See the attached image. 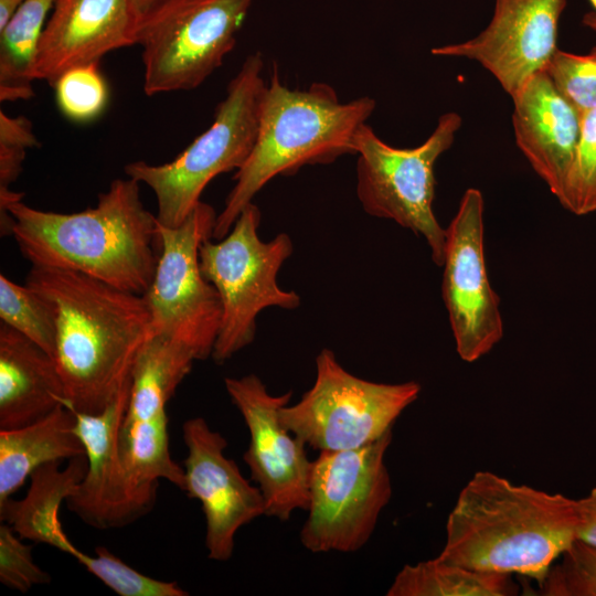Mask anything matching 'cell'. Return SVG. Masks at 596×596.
Segmentation results:
<instances>
[{"instance_id":"6da1fadb","label":"cell","mask_w":596,"mask_h":596,"mask_svg":"<svg viewBox=\"0 0 596 596\" xmlns=\"http://www.w3.org/2000/svg\"><path fill=\"white\" fill-rule=\"evenodd\" d=\"M25 285L41 294L56 318L55 362L67 407L98 414L131 377L152 337L143 296L88 275L32 266Z\"/></svg>"},{"instance_id":"7a4b0ae2","label":"cell","mask_w":596,"mask_h":596,"mask_svg":"<svg viewBox=\"0 0 596 596\" xmlns=\"http://www.w3.org/2000/svg\"><path fill=\"white\" fill-rule=\"evenodd\" d=\"M139 182L114 180L96 206L75 213L38 210L14 201L1 210V231L10 228L32 266L78 272L143 296L159 252L157 216L142 204Z\"/></svg>"},{"instance_id":"3957f363","label":"cell","mask_w":596,"mask_h":596,"mask_svg":"<svg viewBox=\"0 0 596 596\" xmlns=\"http://www.w3.org/2000/svg\"><path fill=\"white\" fill-rule=\"evenodd\" d=\"M578 524L577 500L478 471L458 494L437 557L476 571L520 574L541 585L577 539Z\"/></svg>"},{"instance_id":"277c9868","label":"cell","mask_w":596,"mask_h":596,"mask_svg":"<svg viewBox=\"0 0 596 596\" xmlns=\"http://www.w3.org/2000/svg\"><path fill=\"white\" fill-rule=\"evenodd\" d=\"M375 106L368 96L340 102L326 83L290 89L283 85L275 67L264 93L255 146L234 175L235 184L216 216L212 237L223 238L244 207L275 177L355 155V135Z\"/></svg>"},{"instance_id":"5b68a950","label":"cell","mask_w":596,"mask_h":596,"mask_svg":"<svg viewBox=\"0 0 596 596\" xmlns=\"http://www.w3.org/2000/svg\"><path fill=\"white\" fill-rule=\"evenodd\" d=\"M263 68L259 52L245 58L216 106L212 125L172 161L163 164L135 161L125 166L127 177L153 191L159 224L179 226L216 175L236 172L246 162L257 139L267 86Z\"/></svg>"},{"instance_id":"8992f818","label":"cell","mask_w":596,"mask_h":596,"mask_svg":"<svg viewBox=\"0 0 596 596\" xmlns=\"http://www.w3.org/2000/svg\"><path fill=\"white\" fill-rule=\"evenodd\" d=\"M260 211L252 202L219 242L204 241L199 251L203 277L217 290L222 321L212 358L222 364L254 341L256 318L269 307L296 309L300 297L277 284V274L292 253L288 234L264 242L258 236Z\"/></svg>"},{"instance_id":"52a82bcc","label":"cell","mask_w":596,"mask_h":596,"mask_svg":"<svg viewBox=\"0 0 596 596\" xmlns=\"http://www.w3.org/2000/svg\"><path fill=\"white\" fill-rule=\"evenodd\" d=\"M461 123L456 111L443 114L428 138L414 148L384 142L368 124L360 127L354 138L356 195L363 210L424 237L438 266L444 263L446 230L433 210L434 167L454 143Z\"/></svg>"},{"instance_id":"ba28073f","label":"cell","mask_w":596,"mask_h":596,"mask_svg":"<svg viewBox=\"0 0 596 596\" xmlns=\"http://www.w3.org/2000/svg\"><path fill=\"white\" fill-rule=\"evenodd\" d=\"M415 381L397 384L368 381L348 372L329 349L316 358L312 386L279 412L284 426L319 451L355 449L386 433L419 395Z\"/></svg>"},{"instance_id":"9c48e42d","label":"cell","mask_w":596,"mask_h":596,"mask_svg":"<svg viewBox=\"0 0 596 596\" xmlns=\"http://www.w3.org/2000/svg\"><path fill=\"white\" fill-rule=\"evenodd\" d=\"M392 430L365 446L319 451L312 460L300 542L312 553H351L373 534L392 496L385 454Z\"/></svg>"},{"instance_id":"30bf717a","label":"cell","mask_w":596,"mask_h":596,"mask_svg":"<svg viewBox=\"0 0 596 596\" xmlns=\"http://www.w3.org/2000/svg\"><path fill=\"white\" fill-rule=\"evenodd\" d=\"M253 0H169L137 29L147 95L200 86L233 50Z\"/></svg>"},{"instance_id":"8fae6325","label":"cell","mask_w":596,"mask_h":596,"mask_svg":"<svg viewBox=\"0 0 596 596\" xmlns=\"http://www.w3.org/2000/svg\"><path fill=\"white\" fill-rule=\"evenodd\" d=\"M216 216L210 204L200 201L179 226L158 222L160 252L143 295L152 336L183 345L196 360L212 356L222 321L220 295L199 264L200 246L212 238Z\"/></svg>"},{"instance_id":"7c38bea8","label":"cell","mask_w":596,"mask_h":596,"mask_svg":"<svg viewBox=\"0 0 596 596\" xmlns=\"http://www.w3.org/2000/svg\"><path fill=\"white\" fill-rule=\"evenodd\" d=\"M224 384L249 432L243 459L263 493L265 515L288 521L295 510L307 511L312 460L279 417L292 392L272 395L256 374L226 377Z\"/></svg>"},{"instance_id":"4fadbf2b","label":"cell","mask_w":596,"mask_h":596,"mask_svg":"<svg viewBox=\"0 0 596 596\" xmlns=\"http://www.w3.org/2000/svg\"><path fill=\"white\" fill-rule=\"evenodd\" d=\"M441 295L448 312L456 351L473 362L502 338L499 297L492 289L483 249V196L467 189L446 228Z\"/></svg>"},{"instance_id":"5bb4252c","label":"cell","mask_w":596,"mask_h":596,"mask_svg":"<svg viewBox=\"0 0 596 596\" xmlns=\"http://www.w3.org/2000/svg\"><path fill=\"white\" fill-rule=\"evenodd\" d=\"M130 383L131 377L98 414L73 411L87 467L65 503L83 522L98 530L124 528L146 515L156 503L157 491L143 489L131 479L119 451Z\"/></svg>"},{"instance_id":"9a60e30c","label":"cell","mask_w":596,"mask_h":596,"mask_svg":"<svg viewBox=\"0 0 596 596\" xmlns=\"http://www.w3.org/2000/svg\"><path fill=\"white\" fill-rule=\"evenodd\" d=\"M188 455L184 459V492L202 505L205 518L207 557L224 562L232 557L237 531L266 513L260 489L241 473L224 455L226 439L203 417L182 425Z\"/></svg>"},{"instance_id":"2e32d148","label":"cell","mask_w":596,"mask_h":596,"mask_svg":"<svg viewBox=\"0 0 596 596\" xmlns=\"http://www.w3.org/2000/svg\"><path fill=\"white\" fill-rule=\"evenodd\" d=\"M566 0H494L489 24L477 36L433 47L436 56L479 63L512 97L535 73L544 70L557 47Z\"/></svg>"},{"instance_id":"e0dca14e","label":"cell","mask_w":596,"mask_h":596,"mask_svg":"<svg viewBox=\"0 0 596 596\" xmlns=\"http://www.w3.org/2000/svg\"><path fill=\"white\" fill-rule=\"evenodd\" d=\"M131 0H55L38 46L33 76L54 86L66 71L98 64L110 51L137 44Z\"/></svg>"},{"instance_id":"ac0fdd59","label":"cell","mask_w":596,"mask_h":596,"mask_svg":"<svg viewBox=\"0 0 596 596\" xmlns=\"http://www.w3.org/2000/svg\"><path fill=\"white\" fill-rule=\"evenodd\" d=\"M511 98L517 146L558 198L575 158L581 117L544 70L533 74Z\"/></svg>"},{"instance_id":"d6986e66","label":"cell","mask_w":596,"mask_h":596,"mask_svg":"<svg viewBox=\"0 0 596 596\" xmlns=\"http://www.w3.org/2000/svg\"><path fill=\"white\" fill-rule=\"evenodd\" d=\"M67 407L55 360L33 341L0 324V429L32 424Z\"/></svg>"},{"instance_id":"ffe728a7","label":"cell","mask_w":596,"mask_h":596,"mask_svg":"<svg viewBox=\"0 0 596 596\" xmlns=\"http://www.w3.org/2000/svg\"><path fill=\"white\" fill-rule=\"evenodd\" d=\"M86 456L68 460L66 468L49 462L32 472L31 485L20 500L9 498L0 503V520L23 540L49 544L70 555L77 549L65 534L58 512L63 502L82 480Z\"/></svg>"},{"instance_id":"44dd1931","label":"cell","mask_w":596,"mask_h":596,"mask_svg":"<svg viewBox=\"0 0 596 596\" xmlns=\"http://www.w3.org/2000/svg\"><path fill=\"white\" fill-rule=\"evenodd\" d=\"M75 423L74 412L60 406L32 424L0 429V503L41 466L85 456Z\"/></svg>"},{"instance_id":"7402d4cb","label":"cell","mask_w":596,"mask_h":596,"mask_svg":"<svg viewBox=\"0 0 596 596\" xmlns=\"http://www.w3.org/2000/svg\"><path fill=\"white\" fill-rule=\"evenodd\" d=\"M196 361L183 345L152 336L141 349L131 372L124 422L164 419L166 406Z\"/></svg>"},{"instance_id":"603a6c76","label":"cell","mask_w":596,"mask_h":596,"mask_svg":"<svg viewBox=\"0 0 596 596\" xmlns=\"http://www.w3.org/2000/svg\"><path fill=\"white\" fill-rule=\"evenodd\" d=\"M55 0H24L0 30V100L33 96V66L49 11Z\"/></svg>"},{"instance_id":"cb8c5ba5","label":"cell","mask_w":596,"mask_h":596,"mask_svg":"<svg viewBox=\"0 0 596 596\" xmlns=\"http://www.w3.org/2000/svg\"><path fill=\"white\" fill-rule=\"evenodd\" d=\"M518 586L510 574L481 572L438 557L411 565L396 574L387 596H508Z\"/></svg>"},{"instance_id":"d4e9b609","label":"cell","mask_w":596,"mask_h":596,"mask_svg":"<svg viewBox=\"0 0 596 596\" xmlns=\"http://www.w3.org/2000/svg\"><path fill=\"white\" fill-rule=\"evenodd\" d=\"M0 319L53 359L56 351V318L52 305L41 294L0 275Z\"/></svg>"},{"instance_id":"484cf974","label":"cell","mask_w":596,"mask_h":596,"mask_svg":"<svg viewBox=\"0 0 596 596\" xmlns=\"http://www.w3.org/2000/svg\"><path fill=\"white\" fill-rule=\"evenodd\" d=\"M72 556L92 575L119 596H188L189 592L175 582H164L142 574L105 546H97L94 555L76 549Z\"/></svg>"},{"instance_id":"4316f807","label":"cell","mask_w":596,"mask_h":596,"mask_svg":"<svg viewBox=\"0 0 596 596\" xmlns=\"http://www.w3.org/2000/svg\"><path fill=\"white\" fill-rule=\"evenodd\" d=\"M557 200L575 215L596 212V107L581 118L575 158Z\"/></svg>"},{"instance_id":"83f0119b","label":"cell","mask_w":596,"mask_h":596,"mask_svg":"<svg viewBox=\"0 0 596 596\" xmlns=\"http://www.w3.org/2000/svg\"><path fill=\"white\" fill-rule=\"evenodd\" d=\"M61 111L75 121H88L99 116L108 102V87L98 64L71 68L54 86Z\"/></svg>"},{"instance_id":"f1b7e54d","label":"cell","mask_w":596,"mask_h":596,"mask_svg":"<svg viewBox=\"0 0 596 596\" xmlns=\"http://www.w3.org/2000/svg\"><path fill=\"white\" fill-rule=\"evenodd\" d=\"M541 583L544 596H596V546L575 539Z\"/></svg>"},{"instance_id":"f546056e","label":"cell","mask_w":596,"mask_h":596,"mask_svg":"<svg viewBox=\"0 0 596 596\" xmlns=\"http://www.w3.org/2000/svg\"><path fill=\"white\" fill-rule=\"evenodd\" d=\"M544 71L581 118L596 107V54L557 49Z\"/></svg>"},{"instance_id":"4dcf8cb0","label":"cell","mask_w":596,"mask_h":596,"mask_svg":"<svg viewBox=\"0 0 596 596\" xmlns=\"http://www.w3.org/2000/svg\"><path fill=\"white\" fill-rule=\"evenodd\" d=\"M12 528L0 524V582L20 593L33 586L50 584L51 576L38 566L32 556V547L22 542Z\"/></svg>"},{"instance_id":"1f68e13d","label":"cell","mask_w":596,"mask_h":596,"mask_svg":"<svg viewBox=\"0 0 596 596\" xmlns=\"http://www.w3.org/2000/svg\"><path fill=\"white\" fill-rule=\"evenodd\" d=\"M38 146L29 119L0 111V193L10 191V184L20 175L26 149Z\"/></svg>"},{"instance_id":"d6a6232c","label":"cell","mask_w":596,"mask_h":596,"mask_svg":"<svg viewBox=\"0 0 596 596\" xmlns=\"http://www.w3.org/2000/svg\"><path fill=\"white\" fill-rule=\"evenodd\" d=\"M577 501L579 509L577 539L596 546V487Z\"/></svg>"},{"instance_id":"836d02e7","label":"cell","mask_w":596,"mask_h":596,"mask_svg":"<svg viewBox=\"0 0 596 596\" xmlns=\"http://www.w3.org/2000/svg\"><path fill=\"white\" fill-rule=\"evenodd\" d=\"M169 0H131L138 26ZM138 29V28H137Z\"/></svg>"},{"instance_id":"e575fe53","label":"cell","mask_w":596,"mask_h":596,"mask_svg":"<svg viewBox=\"0 0 596 596\" xmlns=\"http://www.w3.org/2000/svg\"><path fill=\"white\" fill-rule=\"evenodd\" d=\"M24 0H0V30H2Z\"/></svg>"},{"instance_id":"d590c367","label":"cell","mask_w":596,"mask_h":596,"mask_svg":"<svg viewBox=\"0 0 596 596\" xmlns=\"http://www.w3.org/2000/svg\"><path fill=\"white\" fill-rule=\"evenodd\" d=\"M582 22L585 26L596 32V12L590 11L584 14ZM592 54H596V44L590 49Z\"/></svg>"},{"instance_id":"8d00e7d4","label":"cell","mask_w":596,"mask_h":596,"mask_svg":"<svg viewBox=\"0 0 596 596\" xmlns=\"http://www.w3.org/2000/svg\"><path fill=\"white\" fill-rule=\"evenodd\" d=\"M588 2L590 3V6L593 7V11L596 12V0H588Z\"/></svg>"}]
</instances>
